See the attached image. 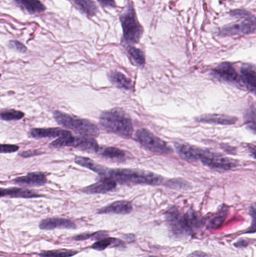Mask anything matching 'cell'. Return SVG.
I'll list each match as a JSON object with an SVG mask.
<instances>
[{"instance_id":"obj_1","label":"cell","mask_w":256,"mask_h":257,"mask_svg":"<svg viewBox=\"0 0 256 257\" xmlns=\"http://www.w3.org/2000/svg\"><path fill=\"white\" fill-rule=\"evenodd\" d=\"M171 232L176 236H189L195 234L204 225V220L195 211L189 210L185 214L172 208L165 214Z\"/></svg>"},{"instance_id":"obj_2","label":"cell","mask_w":256,"mask_h":257,"mask_svg":"<svg viewBox=\"0 0 256 257\" xmlns=\"http://www.w3.org/2000/svg\"><path fill=\"white\" fill-rule=\"evenodd\" d=\"M103 178H109L120 184H148L159 185L163 182V178L153 172L135 169H107Z\"/></svg>"},{"instance_id":"obj_3","label":"cell","mask_w":256,"mask_h":257,"mask_svg":"<svg viewBox=\"0 0 256 257\" xmlns=\"http://www.w3.org/2000/svg\"><path fill=\"white\" fill-rule=\"evenodd\" d=\"M101 126L108 133L129 139L133 134L132 120L122 110L112 109L104 111L99 117Z\"/></svg>"},{"instance_id":"obj_4","label":"cell","mask_w":256,"mask_h":257,"mask_svg":"<svg viewBox=\"0 0 256 257\" xmlns=\"http://www.w3.org/2000/svg\"><path fill=\"white\" fill-rule=\"evenodd\" d=\"M123 28V36L122 42L127 45L138 44L142 37L144 29L137 18L133 3L129 1L120 16Z\"/></svg>"},{"instance_id":"obj_5","label":"cell","mask_w":256,"mask_h":257,"mask_svg":"<svg viewBox=\"0 0 256 257\" xmlns=\"http://www.w3.org/2000/svg\"><path fill=\"white\" fill-rule=\"evenodd\" d=\"M231 15L238 18L236 23L225 26L219 35L222 36H242L251 34L256 31V17L245 10H234Z\"/></svg>"},{"instance_id":"obj_6","label":"cell","mask_w":256,"mask_h":257,"mask_svg":"<svg viewBox=\"0 0 256 257\" xmlns=\"http://www.w3.org/2000/svg\"><path fill=\"white\" fill-rule=\"evenodd\" d=\"M54 117L59 124L64 127L70 128L81 136L93 138L97 137L99 135L98 126L90 120L78 118L58 111H54Z\"/></svg>"},{"instance_id":"obj_7","label":"cell","mask_w":256,"mask_h":257,"mask_svg":"<svg viewBox=\"0 0 256 257\" xmlns=\"http://www.w3.org/2000/svg\"><path fill=\"white\" fill-rule=\"evenodd\" d=\"M50 145L53 148L72 147L82 151L94 153H99L100 150L97 142L93 137H89V136H81L78 137H73L72 135L63 136V137L58 138Z\"/></svg>"},{"instance_id":"obj_8","label":"cell","mask_w":256,"mask_h":257,"mask_svg":"<svg viewBox=\"0 0 256 257\" xmlns=\"http://www.w3.org/2000/svg\"><path fill=\"white\" fill-rule=\"evenodd\" d=\"M135 139L146 149L158 154H168L172 153V149L166 142L154 136L146 128H141L135 133Z\"/></svg>"},{"instance_id":"obj_9","label":"cell","mask_w":256,"mask_h":257,"mask_svg":"<svg viewBox=\"0 0 256 257\" xmlns=\"http://www.w3.org/2000/svg\"><path fill=\"white\" fill-rule=\"evenodd\" d=\"M204 166L217 171L231 170L237 167V163L228 157L201 149L199 160Z\"/></svg>"},{"instance_id":"obj_10","label":"cell","mask_w":256,"mask_h":257,"mask_svg":"<svg viewBox=\"0 0 256 257\" xmlns=\"http://www.w3.org/2000/svg\"><path fill=\"white\" fill-rule=\"evenodd\" d=\"M212 76L216 79L240 87V75L232 64L223 63L212 70Z\"/></svg>"},{"instance_id":"obj_11","label":"cell","mask_w":256,"mask_h":257,"mask_svg":"<svg viewBox=\"0 0 256 257\" xmlns=\"http://www.w3.org/2000/svg\"><path fill=\"white\" fill-rule=\"evenodd\" d=\"M240 87L256 96V69L250 65H243L240 69Z\"/></svg>"},{"instance_id":"obj_12","label":"cell","mask_w":256,"mask_h":257,"mask_svg":"<svg viewBox=\"0 0 256 257\" xmlns=\"http://www.w3.org/2000/svg\"><path fill=\"white\" fill-rule=\"evenodd\" d=\"M39 228L42 230H53L55 229H75L76 223L69 219L51 217L42 220Z\"/></svg>"},{"instance_id":"obj_13","label":"cell","mask_w":256,"mask_h":257,"mask_svg":"<svg viewBox=\"0 0 256 257\" xmlns=\"http://www.w3.org/2000/svg\"><path fill=\"white\" fill-rule=\"evenodd\" d=\"M117 187V181L109 178H103L96 184L83 188L81 191L87 194H102L112 191Z\"/></svg>"},{"instance_id":"obj_14","label":"cell","mask_w":256,"mask_h":257,"mask_svg":"<svg viewBox=\"0 0 256 257\" xmlns=\"http://www.w3.org/2000/svg\"><path fill=\"white\" fill-rule=\"evenodd\" d=\"M133 210V206L128 201H117L111 205L98 210V214H129Z\"/></svg>"},{"instance_id":"obj_15","label":"cell","mask_w":256,"mask_h":257,"mask_svg":"<svg viewBox=\"0 0 256 257\" xmlns=\"http://www.w3.org/2000/svg\"><path fill=\"white\" fill-rule=\"evenodd\" d=\"M30 136L34 139H42V138H60L63 136H71V133L67 130H61L60 128H34L30 131Z\"/></svg>"},{"instance_id":"obj_16","label":"cell","mask_w":256,"mask_h":257,"mask_svg":"<svg viewBox=\"0 0 256 257\" xmlns=\"http://www.w3.org/2000/svg\"><path fill=\"white\" fill-rule=\"evenodd\" d=\"M47 178L42 172H32L25 176L20 177L13 180L15 184L27 186H42L47 183Z\"/></svg>"},{"instance_id":"obj_17","label":"cell","mask_w":256,"mask_h":257,"mask_svg":"<svg viewBox=\"0 0 256 257\" xmlns=\"http://www.w3.org/2000/svg\"><path fill=\"white\" fill-rule=\"evenodd\" d=\"M176 149L179 155L183 160L188 162H195L199 160L200 154L201 149L192 145H186V144H177L175 145Z\"/></svg>"},{"instance_id":"obj_18","label":"cell","mask_w":256,"mask_h":257,"mask_svg":"<svg viewBox=\"0 0 256 257\" xmlns=\"http://www.w3.org/2000/svg\"><path fill=\"white\" fill-rule=\"evenodd\" d=\"M197 121L201 123H216L221 125L234 124L237 121V118L232 116L224 114H204L196 119Z\"/></svg>"},{"instance_id":"obj_19","label":"cell","mask_w":256,"mask_h":257,"mask_svg":"<svg viewBox=\"0 0 256 257\" xmlns=\"http://www.w3.org/2000/svg\"><path fill=\"white\" fill-rule=\"evenodd\" d=\"M2 197L4 196H9L12 198H24V199H32V198H39L42 196V195L38 194L32 190H27V189L13 188L1 189L0 192Z\"/></svg>"},{"instance_id":"obj_20","label":"cell","mask_w":256,"mask_h":257,"mask_svg":"<svg viewBox=\"0 0 256 257\" xmlns=\"http://www.w3.org/2000/svg\"><path fill=\"white\" fill-rule=\"evenodd\" d=\"M108 78L111 83L118 88L125 90H130L132 89V81L121 72L113 71L108 74Z\"/></svg>"},{"instance_id":"obj_21","label":"cell","mask_w":256,"mask_h":257,"mask_svg":"<svg viewBox=\"0 0 256 257\" xmlns=\"http://www.w3.org/2000/svg\"><path fill=\"white\" fill-rule=\"evenodd\" d=\"M23 10L30 14L43 12L46 8L39 0H14Z\"/></svg>"},{"instance_id":"obj_22","label":"cell","mask_w":256,"mask_h":257,"mask_svg":"<svg viewBox=\"0 0 256 257\" xmlns=\"http://www.w3.org/2000/svg\"><path fill=\"white\" fill-rule=\"evenodd\" d=\"M110 247L121 248V247H125V243L122 240L118 239V238L106 237V238H102V239L95 242L91 246V249L98 250V251H102V250H105V249Z\"/></svg>"},{"instance_id":"obj_23","label":"cell","mask_w":256,"mask_h":257,"mask_svg":"<svg viewBox=\"0 0 256 257\" xmlns=\"http://www.w3.org/2000/svg\"><path fill=\"white\" fill-rule=\"evenodd\" d=\"M80 12L89 18L95 16L97 13L98 8L93 0H72Z\"/></svg>"},{"instance_id":"obj_24","label":"cell","mask_w":256,"mask_h":257,"mask_svg":"<svg viewBox=\"0 0 256 257\" xmlns=\"http://www.w3.org/2000/svg\"><path fill=\"white\" fill-rule=\"evenodd\" d=\"M228 211H229L228 207H227L226 205H222L218 212L215 214L209 221L208 225H207L208 229H217L220 228L228 216Z\"/></svg>"},{"instance_id":"obj_25","label":"cell","mask_w":256,"mask_h":257,"mask_svg":"<svg viewBox=\"0 0 256 257\" xmlns=\"http://www.w3.org/2000/svg\"><path fill=\"white\" fill-rule=\"evenodd\" d=\"M75 162L77 164L79 165V166L90 169V170L99 174V175L105 177V175H106L107 169H108L103 167V166L96 164V163H94V162L90 160V159L86 158V157H78L75 158Z\"/></svg>"},{"instance_id":"obj_26","label":"cell","mask_w":256,"mask_h":257,"mask_svg":"<svg viewBox=\"0 0 256 257\" xmlns=\"http://www.w3.org/2000/svg\"><path fill=\"white\" fill-rule=\"evenodd\" d=\"M99 154L102 157L112 159V160H119V161H123L126 159V154H125L124 151L117 148L108 147V148H100Z\"/></svg>"},{"instance_id":"obj_27","label":"cell","mask_w":256,"mask_h":257,"mask_svg":"<svg viewBox=\"0 0 256 257\" xmlns=\"http://www.w3.org/2000/svg\"><path fill=\"white\" fill-rule=\"evenodd\" d=\"M127 53L134 64L140 66V67H143L144 66V64H145V56H144V52L141 50L129 45L127 47Z\"/></svg>"},{"instance_id":"obj_28","label":"cell","mask_w":256,"mask_h":257,"mask_svg":"<svg viewBox=\"0 0 256 257\" xmlns=\"http://www.w3.org/2000/svg\"><path fill=\"white\" fill-rule=\"evenodd\" d=\"M78 251L72 250H56L43 251L39 253L41 257H71L78 254Z\"/></svg>"},{"instance_id":"obj_29","label":"cell","mask_w":256,"mask_h":257,"mask_svg":"<svg viewBox=\"0 0 256 257\" xmlns=\"http://www.w3.org/2000/svg\"><path fill=\"white\" fill-rule=\"evenodd\" d=\"M108 237V233L105 231H99V232H93V233L81 234V235H77L73 237V239L75 241H85V240H99L102 238Z\"/></svg>"},{"instance_id":"obj_30","label":"cell","mask_w":256,"mask_h":257,"mask_svg":"<svg viewBox=\"0 0 256 257\" xmlns=\"http://www.w3.org/2000/svg\"><path fill=\"white\" fill-rule=\"evenodd\" d=\"M1 119L6 121H11V120H21L24 117V114L21 111H16V110H6L2 111Z\"/></svg>"},{"instance_id":"obj_31","label":"cell","mask_w":256,"mask_h":257,"mask_svg":"<svg viewBox=\"0 0 256 257\" xmlns=\"http://www.w3.org/2000/svg\"><path fill=\"white\" fill-rule=\"evenodd\" d=\"M245 123L250 131L256 134V108H250L245 115Z\"/></svg>"},{"instance_id":"obj_32","label":"cell","mask_w":256,"mask_h":257,"mask_svg":"<svg viewBox=\"0 0 256 257\" xmlns=\"http://www.w3.org/2000/svg\"><path fill=\"white\" fill-rule=\"evenodd\" d=\"M249 214L252 217V223L249 229L244 231V233L252 234L256 232V202H254L249 207Z\"/></svg>"},{"instance_id":"obj_33","label":"cell","mask_w":256,"mask_h":257,"mask_svg":"<svg viewBox=\"0 0 256 257\" xmlns=\"http://www.w3.org/2000/svg\"><path fill=\"white\" fill-rule=\"evenodd\" d=\"M8 45H9V48L16 50L18 52L25 53L27 51V47L24 44L21 43V42H18V41H9Z\"/></svg>"},{"instance_id":"obj_34","label":"cell","mask_w":256,"mask_h":257,"mask_svg":"<svg viewBox=\"0 0 256 257\" xmlns=\"http://www.w3.org/2000/svg\"><path fill=\"white\" fill-rule=\"evenodd\" d=\"M19 150V147L16 145H2L1 153L2 154H9V153L16 152Z\"/></svg>"},{"instance_id":"obj_35","label":"cell","mask_w":256,"mask_h":257,"mask_svg":"<svg viewBox=\"0 0 256 257\" xmlns=\"http://www.w3.org/2000/svg\"><path fill=\"white\" fill-rule=\"evenodd\" d=\"M99 4L104 8H116L117 4H116L115 0H97Z\"/></svg>"},{"instance_id":"obj_36","label":"cell","mask_w":256,"mask_h":257,"mask_svg":"<svg viewBox=\"0 0 256 257\" xmlns=\"http://www.w3.org/2000/svg\"><path fill=\"white\" fill-rule=\"evenodd\" d=\"M44 154V153L41 152V151H24V152L20 154V156L24 158H27V157H34V156L41 155V154Z\"/></svg>"},{"instance_id":"obj_37","label":"cell","mask_w":256,"mask_h":257,"mask_svg":"<svg viewBox=\"0 0 256 257\" xmlns=\"http://www.w3.org/2000/svg\"><path fill=\"white\" fill-rule=\"evenodd\" d=\"M123 238H124V240H126L128 242H132V241H134L135 240V236L133 234H129V235H124Z\"/></svg>"},{"instance_id":"obj_38","label":"cell","mask_w":256,"mask_h":257,"mask_svg":"<svg viewBox=\"0 0 256 257\" xmlns=\"http://www.w3.org/2000/svg\"><path fill=\"white\" fill-rule=\"evenodd\" d=\"M206 256L205 253H202V252H195V253H192L189 257H204Z\"/></svg>"},{"instance_id":"obj_39","label":"cell","mask_w":256,"mask_h":257,"mask_svg":"<svg viewBox=\"0 0 256 257\" xmlns=\"http://www.w3.org/2000/svg\"><path fill=\"white\" fill-rule=\"evenodd\" d=\"M251 154H252V157L256 159V145L251 150Z\"/></svg>"},{"instance_id":"obj_40","label":"cell","mask_w":256,"mask_h":257,"mask_svg":"<svg viewBox=\"0 0 256 257\" xmlns=\"http://www.w3.org/2000/svg\"><path fill=\"white\" fill-rule=\"evenodd\" d=\"M147 257H156V256H147Z\"/></svg>"}]
</instances>
